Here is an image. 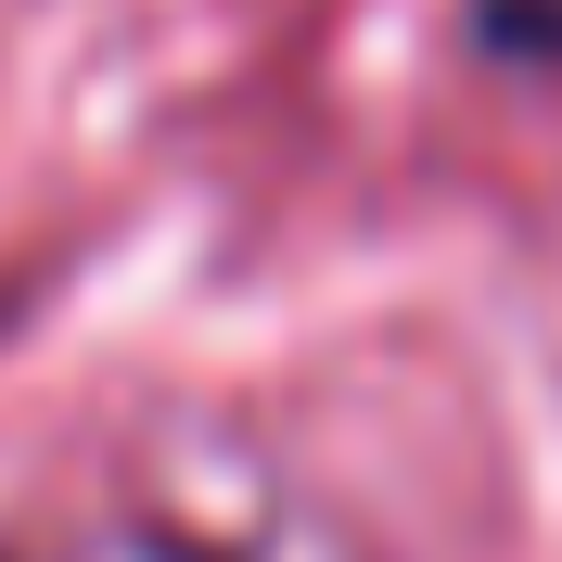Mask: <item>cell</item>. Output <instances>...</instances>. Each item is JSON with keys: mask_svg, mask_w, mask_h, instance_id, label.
I'll list each match as a JSON object with an SVG mask.
<instances>
[{"mask_svg": "<svg viewBox=\"0 0 562 562\" xmlns=\"http://www.w3.org/2000/svg\"><path fill=\"white\" fill-rule=\"evenodd\" d=\"M486 38H512V52L550 38V52H562V0H486Z\"/></svg>", "mask_w": 562, "mask_h": 562, "instance_id": "1", "label": "cell"}]
</instances>
